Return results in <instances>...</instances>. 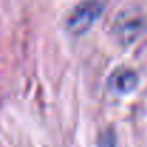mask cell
<instances>
[{"label":"cell","mask_w":147,"mask_h":147,"mask_svg":"<svg viewBox=\"0 0 147 147\" xmlns=\"http://www.w3.org/2000/svg\"><path fill=\"white\" fill-rule=\"evenodd\" d=\"M109 83L113 92L119 94H127L136 89L139 83V77L136 71L130 69H119L110 76Z\"/></svg>","instance_id":"obj_3"},{"label":"cell","mask_w":147,"mask_h":147,"mask_svg":"<svg viewBox=\"0 0 147 147\" xmlns=\"http://www.w3.org/2000/svg\"><path fill=\"white\" fill-rule=\"evenodd\" d=\"M113 30L121 45H133L146 30V19L137 11H124L117 17Z\"/></svg>","instance_id":"obj_1"},{"label":"cell","mask_w":147,"mask_h":147,"mask_svg":"<svg viewBox=\"0 0 147 147\" xmlns=\"http://www.w3.org/2000/svg\"><path fill=\"white\" fill-rule=\"evenodd\" d=\"M101 11H103V6L97 0H90V1H86V3L80 4L70 14V17L67 20L69 32H71L74 34L86 33L98 20Z\"/></svg>","instance_id":"obj_2"}]
</instances>
